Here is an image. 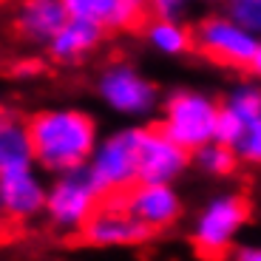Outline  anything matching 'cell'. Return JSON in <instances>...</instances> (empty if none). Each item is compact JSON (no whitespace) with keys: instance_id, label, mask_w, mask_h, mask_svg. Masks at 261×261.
I'll return each instance as SVG.
<instances>
[{"instance_id":"277c9868","label":"cell","mask_w":261,"mask_h":261,"mask_svg":"<svg viewBox=\"0 0 261 261\" xmlns=\"http://www.w3.org/2000/svg\"><path fill=\"white\" fill-rule=\"evenodd\" d=\"M97 99L111 114L130 122H145L162 108V91L148 74L130 60H111L94 80Z\"/></svg>"},{"instance_id":"7402d4cb","label":"cell","mask_w":261,"mask_h":261,"mask_svg":"<svg viewBox=\"0 0 261 261\" xmlns=\"http://www.w3.org/2000/svg\"><path fill=\"white\" fill-rule=\"evenodd\" d=\"M233 261H261V244H242V247H236Z\"/></svg>"},{"instance_id":"44dd1931","label":"cell","mask_w":261,"mask_h":261,"mask_svg":"<svg viewBox=\"0 0 261 261\" xmlns=\"http://www.w3.org/2000/svg\"><path fill=\"white\" fill-rule=\"evenodd\" d=\"M193 6V0H145V9L150 17H170V20H185Z\"/></svg>"},{"instance_id":"ac0fdd59","label":"cell","mask_w":261,"mask_h":261,"mask_svg":"<svg viewBox=\"0 0 261 261\" xmlns=\"http://www.w3.org/2000/svg\"><path fill=\"white\" fill-rule=\"evenodd\" d=\"M236 165H239L236 150L230 148V145L219 142V139H213V142L202 145L199 150H193V168L199 170V173H204V176H210V179L230 176L236 170Z\"/></svg>"},{"instance_id":"2e32d148","label":"cell","mask_w":261,"mask_h":261,"mask_svg":"<svg viewBox=\"0 0 261 261\" xmlns=\"http://www.w3.org/2000/svg\"><path fill=\"white\" fill-rule=\"evenodd\" d=\"M142 40L145 46L159 57H185L190 54L193 46V29L185 20H170V17H148L142 23Z\"/></svg>"},{"instance_id":"ffe728a7","label":"cell","mask_w":261,"mask_h":261,"mask_svg":"<svg viewBox=\"0 0 261 261\" xmlns=\"http://www.w3.org/2000/svg\"><path fill=\"white\" fill-rule=\"evenodd\" d=\"M233 150H236V156H239V162L261 165V114L244 125L242 137L236 139Z\"/></svg>"},{"instance_id":"52a82bcc","label":"cell","mask_w":261,"mask_h":261,"mask_svg":"<svg viewBox=\"0 0 261 261\" xmlns=\"http://www.w3.org/2000/svg\"><path fill=\"white\" fill-rule=\"evenodd\" d=\"M105 202V196L99 193L97 182L85 168L68 170V173H57L48 182V196H46V219L51 230L57 233H71L77 236L83 224L91 219V213Z\"/></svg>"},{"instance_id":"5bb4252c","label":"cell","mask_w":261,"mask_h":261,"mask_svg":"<svg viewBox=\"0 0 261 261\" xmlns=\"http://www.w3.org/2000/svg\"><path fill=\"white\" fill-rule=\"evenodd\" d=\"M71 20H83L99 26L102 32H128L142 23V9L130 6L128 0H63Z\"/></svg>"},{"instance_id":"30bf717a","label":"cell","mask_w":261,"mask_h":261,"mask_svg":"<svg viewBox=\"0 0 261 261\" xmlns=\"http://www.w3.org/2000/svg\"><path fill=\"white\" fill-rule=\"evenodd\" d=\"M65 23L68 9L63 0H14L9 9V26L14 37L29 48L46 51Z\"/></svg>"},{"instance_id":"603a6c76","label":"cell","mask_w":261,"mask_h":261,"mask_svg":"<svg viewBox=\"0 0 261 261\" xmlns=\"http://www.w3.org/2000/svg\"><path fill=\"white\" fill-rule=\"evenodd\" d=\"M250 74H253V77L261 83V40H258V54H255V60H253V68H250Z\"/></svg>"},{"instance_id":"9a60e30c","label":"cell","mask_w":261,"mask_h":261,"mask_svg":"<svg viewBox=\"0 0 261 261\" xmlns=\"http://www.w3.org/2000/svg\"><path fill=\"white\" fill-rule=\"evenodd\" d=\"M105 34L99 26H91V23H83V20H71L65 23L57 32V37L51 40V46L46 48L48 60H54L57 65H77L85 63L88 57L99 51Z\"/></svg>"},{"instance_id":"ba28073f","label":"cell","mask_w":261,"mask_h":261,"mask_svg":"<svg viewBox=\"0 0 261 261\" xmlns=\"http://www.w3.org/2000/svg\"><path fill=\"white\" fill-rule=\"evenodd\" d=\"M153 236L156 233L148 230L139 219H134L119 199H105L91 213V219L83 224L77 239L88 247L108 250V247H139V244L150 242Z\"/></svg>"},{"instance_id":"4fadbf2b","label":"cell","mask_w":261,"mask_h":261,"mask_svg":"<svg viewBox=\"0 0 261 261\" xmlns=\"http://www.w3.org/2000/svg\"><path fill=\"white\" fill-rule=\"evenodd\" d=\"M261 114V83L255 77L236 80L222 97V111H219V128L216 139L233 148L236 139L242 137L244 125Z\"/></svg>"},{"instance_id":"7c38bea8","label":"cell","mask_w":261,"mask_h":261,"mask_svg":"<svg viewBox=\"0 0 261 261\" xmlns=\"http://www.w3.org/2000/svg\"><path fill=\"white\" fill-rule=\"evenodd\" d=\"M119 202L125 204L134 219L145 224L153 233H165L182 219L185 213V202L179 196L176 185H148L139 182L128 190V193L117 196Z\"/></svg>"},{"instance_id":"e0dca14e","label":"cell","mask_w":261,"mask_h":261,"mask_svg":"<svg viewBox=\"0 0 261 261\" xmlns=\"http://www.w3.org/2000/svg\"><path fill=\"white\" fill-rule=\"evenodd\" d=\"M29 162H34L29 119H23L12 108H0V173Z\"/></svg>"},{"instance_id":"7a4b0ae2","label":"cell","mask_w":261,"mask_h":261,"mask_svg":"<svg viewBox=\"0 0 261 261\" xmlns=\"http://www.w3.org/2000/svg\"><path fill=\"white\" fill-rule=\"evenodd\" d=\"M253 204L239 190L210 196L190 224V244L202 258H224L239 247V236L247 227Z\"/></svg>"},{"instance_id":"484cf974","label":"cell","mask_w":261,"mask_h":261,"mask_svg":"<svg viewBox=\"0 0 261 261\" xmlns=\"http://www.w3.org/2000/svg\"><path fill=\"white\" fill-rule=\"evenodd\" d=\"M204 3H219V0H204Z\"/></svg>"},{"instance_id":"6da1fadb","label":"cell","mask_w":261,"mask_h":261,"mask_svg":"<svg viewBox=\"0 0 261 261\" xmlns=\"http://www.w3.org/2000/svg\"><path fill=\"white\" fill-rule=\"evenodd\" d=\"M32 156L43 173L57 176L88 165L99 142V125L85 108L51 105L29 117Z\"/></svg>"},{"instance_id":"8992f818","label":"cell","mask_w":261,"mask_h":261,"mask_svg":"<svg viewBox=\"0 0 261 261\" xmlns=\"http://www.w3.org/2000/svg\"><path fill=\"white\" fill-rule=\"evenodd\" d=\"M258 34L236 23L224 12L204 14L193 29V46L204 60L222 65V68H236V71H250L253 60L258 54Z\"/></svg>"},{"instance_id":"cb8c5ba5","label":"cell","mask_w":261,"mask_h":261,"mask_svg":"<svg viewBox=\"0 0 261 261\" xmlns=\"http://www.w3.org/2000/svg\"><path fill=\"white\" fill-rule=\"evenodd\" d=\"M130 6H137V9H142V12H148V9H145V0H128Z\"/></svg>"},{"instance_id":"8fae6325","label":"cell","mask_w":261,"mask_h":261,"mask_svg":"<svg viewBox=\"0 0 261 261\" xmlns=\"http://www.w3.org/2000/svg\"><path fill=\"white\" fill-rule=\"evenodd\" d=\"M193 168V153L165 137L156 125H145L142 150H139V182L173 185Z\"/></svg>"},{"instance_id":"9c48e42d","label":"cell","mask_w":261,"mask_h":261,"mask_svg":"<svg viewBox=\"0 0 261 261\" xmlns=\"http://www.w3.org/2000/svg\"><path fill=\"white\" fill-rule=\"evenodd\" d=\"M0 196H3V213L9 222L26 224L46 213L48 182L34 162L17 165L0 173Z\"/></svg>"},{"instance_id":"5b68a950","label":"cell","mask_w":261,"mask_h":261,"mask_svg":"<svg viewBox=\"0 0 261 261\" xmlns=\"http://www.w3.org/2000/svg\"><path fill=\"white\" fill-rule=\"evenodd\" d=\"M142 137H145L142 122L122 125V128H114L105 137H99L85 170L91 173V179L97 182L99 193L105 199H117V196L128 193L134 185H139Z\"/></svg>"},{"instance_id":"d6986e66","label":"cell","mask_w":261,"mask_h":261,"mask_svg":"<svg viewBox=\"0 0 261 261\" xmlns=\"http://www.w3.org/2000/svg\"><path fill=\"white\" fill-rule=\"evenodd\" d=\"M219 6L227 17L261 37V0H219Z\"/></svg>"},{"instance_id":"d4e9b609","label":"cell","mask_w":261,"mask_h":261,"mask_svg":"<svg viewBox=\"0 0 261 261\" xmlns=\"http://www.w3.org/2000/svg\"><path fill=\"white\" fill-rule=\"evenodd\" d=\"M6 219V213H3V196H0V222Z\"/></svg>"},{"instance_id":"3957f363","label":"cell","mask_w":261,"mask_h":261,"mask_svg":"<svg viewBox=\"0 0 261 261\" xmlns=\"http://www.w3.org/2000/svg\"><path fill=\"white\" fill-rule=\"evenodd\" d=\"M219 111H222V99H216L213 94L202 88H173L162 99L156 128L193 153L216 139Z\"/></svg>"}]
</instances>
